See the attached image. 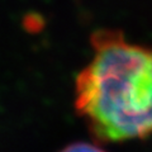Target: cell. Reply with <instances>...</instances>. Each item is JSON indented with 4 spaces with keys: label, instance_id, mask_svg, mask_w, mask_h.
<instances>
[{
    "label": "cell",
    "instance_id": "1",
    "mask_svg": "<svg viewBox=\"0 0 152 152\" xmlns=\"http://www.w3.org/2000/svg\"><path fill=\"white\" fill-rule=\"evenodd\" d=\"M94 55L75 80V109L105 142L152 134V48L129 43L118 31L91 34Z\"/></svg>",
    "mask_w": 152,
    "mask_h": 152
},
{
    "label": "cell",
    "instance_id": "2",
    "mask_svg": "<svg viewBox=\"0 0 152 152\" xmlns=\"http://www.w3.org/2000/svg\"><path fill=\"white\" fill-rule=\"evenodd\" d=\"M60 152H105V151L102 150L99 146L88 143V142H75V143L66 146Z\"/></svg>",
    "mask_w": 152,
    "mask_h": 152
}]
</instances>
